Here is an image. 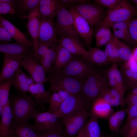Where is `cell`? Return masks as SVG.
Segmentation results:
<instances>
[{
	"label": "cell",
	"mask_w": 137,
	"mask_h": 137,
	"mask_svg": "<svg viewBox=\"0 0 137 137\" xmlns=\"http://www.w3.org/2000/svg\"><path fill=\"white\" fill-rule=\"evenodd\" d=\"M0 23L8 31L12 38L17 42L27 45L33 48V43L29 40L24 34L8 20L0 16Z\"/></svg>",
	"instance_id": "d4e9b609"
},
{
	"label": "cell",
	"mask_w": 137,
	"mask_h": 137,
	"mask_svg": "<svg viewBox=\"0 0 137 137\" xmlns=\"http://www.w3.org/2000/svg\"><path fill=\"white\" fill-rule=\"evenodd\" d=\"M19 0H0V2L6 3L13 6L15 8L18 5Z\"/></svg>",
	"instance_id": "db71d44e"
},
{
	"label": "cell",
	"mask_w": 137,
	"mask_h": 137,
	"mask_svg": "<svg viewBox=\"0 0 137 137\" xmlns=\"http://www.w3.org/2000/svg\"><path fill=\"white\" fill-rule=\"evenodd\" d=\"M104 52L110 62L116 63L122 62L120 58L114 38L112 41L106 45Z\"/></svg>",
	"instance_id": "e575fe53"
},
{
	"label": "cell",
	"mask_w": 137,
	"mask_h": 137,
	"mask_svg": "<svg viewBox=\"0 0 137 137\" xmlns=\"http://www.w3.org/2000/svg\"><path fill=\"white\" fill-rule=\"evenodd\" d=\"M129 28L132 45L136 46L137 45V16L130 19Z\"/></svg>",
	"instance_id": "74e56055"
},
{
	"label": "cell",
	"mask_w": 137,
	"mask_h": 137,
	"mask_svg": "<svg viewBox=\"0 0 137 137\" xmlns=\"http://www.w3.org/2000/svg\"><path fill=\"white\" fill-rule=\"evenodd\" d=\"M108 89L110 94L114 98L120 101L124 104V94L114 88H111L110 89Z\"/></svg>",
	"instance_id": "f907efd6"
},
{
	"label": "cell",
	"mask_w": 137,
	"mask_h": 137,
	"mask_svg": "<svg viewBox=\"0 0 137 137\" xmlns=\"http://www.w3.org/2000/svg\"><path fill=\"white\" fill-rule=\"evenodd\" d=\"M26 17L27 27L33 39L34 53L35 54L41 20L38 6L29 12Z\"/></svg>",
	"instance_id": "2e32d148"
},
{
	"label": "cell",
	"mask_w": 137,
	"mask_h": 137,
	"mask_svg": "<svg viewBox=\"0 0 137 137\" xmlns=\"http://www.w3.org/2000/svg\"><path fill=\"white\" fill-rule=\"evenodd\" d=\"M130 1L135 5L136 8H137V0H132Z\"/></svg>",
	"instance_id": "94428289"
},
{
	"label": "cell",
	"mask_w": 137,
	"mask_h": 137,
	"mask_svg": "<svg viewBox=\"0 0 137 137\" xmlns=\"http://www.w3.org/2000/svg\"><path fill=\"white\" fill-rule=\"evenodd\" d=\"M58 45V44L55 43L49 47L46 51L43 57L41 59L43 58L46 59L54 64L56 57Z\"/></svg>",
	"instance_id": "ab89813d"
},
{
	"label": "cell",
	"mask_w": 137,
	"mask_h": 137,
	"mask_svg": "<svg viewBox=\"0 0 137 137\" xmlns=\"http://www.w3.org/2000/svg\"><path fill=\"white\" fill-rule=\"evenodd\" d=\"M89 63L82 58L74 56L62 70V73L81 80H83L94 68Z\"/></svg>",
	"instance_id": "8fae6325"
},
{
	"label": "cell",
	"mask_w": 137,
	"mask_h": 137,
	"mask_svg": "<svg viewBox=\"0 0 137 137\" xmlns=\"http://www.w3.org/2000/svg\"><path fill=\"white\" fill-rule=\"evenodd\" d=\"M13 120L22 122L35 119L40 112L36 108L35 100L26 93H21L10 100Z\"/></svg>",
	"instance_id": "6da1fadb"
},
{
	"label": "cell",
	"mask_w": 137,
	"mask_h": 137,
	"mask_svg": "<svg viewBox=\"0 0 137 137\" xmlns=\"http://www.w3.org/2000/svg\"><path fill=\"white\" fill-rule=\"evenodd\" d=\"M132 59L137 62V46L133 49Z\"/></svg>",
	"instance_id": "680465c9"
},
{
	"label": "cell",
	"mask_w": 137,
	"mask_h": 137,
	"mask_svg": "<svg viewBox=\"0 0 137 137\" xmlns=\"http://www.w3.org/2000/svg\"><path fill=\"white\" fill-rule=\"evenodd\" d=\"M50 83L49 91L57 89L65 90L74 94H81L83 80H81L62 73L52 71L47 78Z\"/></svg>",
	"instance_id": "3957f363"
},
{
	"label": "cell",
	"mask_w": 137,
	"mask_h": 137,
	"mask_svg": "<svg viewBox=\"0 0 137 137\" xmlns=\"http://www.w3.org/2000/svg\"><path fill=\"white\" fill-rule=\"evenodd\" d=\"M137 15V8L128 0H121L114 8L109 9L102 21V24L111 27L114 23L120 22H129L131 18Z\"/></svg>",
	"instance_id": "277c9868"
},
{
	"label": "cell",
	"mask_w": 137,
	"mask_h": 137,
	"mask_svg": "<svg viewBox=\"0 0 137 137\" xmlns=\"http://www.w3.org/2000/svg\"><path fill=\"white\" fill-rule=\"evenodd\" d=\"M40 0H19L15 8L18 14L23 15L28 13L38 6Z\"/></svg>",
	"instance_id": "836d02e7"
},
{
	"label": "cell",
	"mask_w": 137,
	"mask_h": 137,
	"mask_svg": "<svg viewBox=\"0 0 137 137\" xmlns=\"http://www.w3.org/2000/svg\"><path fill=\"white\" fill-rule=\"evenodd\" d=\"M38 137H66L64 131H51L38 133Z\"/></svg>",
	"instance_id": "7bdbcfd3"
},
{
	"label": "cell",
	"mask_w": 137,
	"mask_h": 137,
	"mask_svg": "<svg viewBox=\"0 0 137 137\" xmlns=\"http://www.w3.org/2000/svg\"><path fill=\"white\" fill-rule=\"evenodd\" d=\"M135 137H137V136H136Z\"/></svg>",
	"instance_id": "6125c7cd"
},
{
	"label": "cell",
	"mask_w": 137,
	"mask_h": 137,
	"mask_svg": "<svg viewBox=\"0 0 137 137\" xmlns=\"http://www.w3.org/2000/svg\"><path fill=\"white\" fill-rule=\"evenodd\" d=\"M26 83L29 86L35 83L32 78L27 75H26Z\"/></svg>",
	"instance_id": "9f6ffc18"
},
{
	"label": "cell",
	"mask_w": 137,
	"mask_h": 137,
	"mask_svg": "<svg viewBox=\"0 0 137 137\" xmlns=\"http://www.w3.org/2000/svg\"><path fill=\"white\" fill-rule=\"evenodd\" d=\"M108 84L106 75L94 68L83 80L81 94L90 103L108 88Z\"/></svg>",
	"instance_id": "7a4b0ae2"
},
{
	"label": "cell",
	"mask_w": 137,
	"mask_h": 137,
	"mask_svg": "<svg viewBox=\"0 0 137 137\" xmlns=\"http://www.w3.org/2000/svg\"><path fill=\"white\" fill-rule=\"evenodd\" d=\"M63 100L56 92L53 93L50 97L48 111L54 113L59 108Z\"/></svg>",
	"instance_id": "f35d334b"
},
{
	"label": "cell",
	"mask_w": 137,
	"mask_h": 137,
	"mask_svg": "<svg viewBox=\"0 0 137 137\" xmlns=\"http://www.w3.org/2000/svg\"><path fill=\"white\" fill-rule=\"evenodd\" d=\"M3 63L0 75V82L13 79L24 57L4 54Z\"/></svg>",
	"instance_id": "4fadbf2b"
},
{
	"label": "cell",
	"mask_w": 137,
	"mask_h": 137,
	"mask_svg": "<svg viewBox=\"0 0 137 137\" xmlns=\"http://www.w3.org/2000/svg\"><path fill=\"white\" fill-rule=\"evenodd\" d=\"M89 106L81 111L62 118L66 137H74L84 126L91 113L87 111Z\"/></svg>",
	"instance_id": "ba28073f"
},
{
	"label": "cell",
	"mask_w": 137,
	"mask_h": 137,
	"mask_svg": "<svg viewBox=\"0 0 137 137\" xmlns=\"http://www.w3.org/2000/svg\"><path fill=\"white\" fill-rule=\"evenodd\" d=\"M85 124L77 135L76 137H87L85 129Z\"/></svg>",
	"instance_id": "11a10c76"
},
{
	"label": "cell",
	"mask_w": 137,
	"mask_h": 137,
	"mask_svg": "<svg viewBox=\"0 0 137 137\" xmlns=\"http://www.w3.org/2000/svg\"><path fill=\"white\" fill-rule=\"evenodd\" d=\"M12 38L8 31L0 23V41L1 43H7L11 40Z\"/></svg>",
	"instance_id": "ee69618b"
},
{
	"label": "cell",
	"mask_w": 137,
	"mask_h": 137,
	"mask_svg": "<svg viewBox=\"0 0 137 137\" xmlns=\"http://www.w3.org/2000/svg\"><path fill=\"white\" fill-rule=\"evenodd\" d=\"M55 43L38 41L37 49L35 55L39 61L43 57L47 49Z\"/></svg>",
	"instance_id": "60d3db41"
},
{
	"label": "cell",
	"mask_w": 137,
	"mask_h": 137,
	"mask_svg": "<svg viewBox=\"0 0 137 137\" xmlns=\"http://www.w3.org/2000/svg\"><path fill=\"white\" fill-rule=\"evenodd\" d=\"M43 84L35 83L29 86L28 92L35 98L37 106L43 108L44 104L49 102L52 94L45 89Z\"/></svg>",
	"instance_id": "ffe728a7"
},
{
	"label": "cell",
	"mask_w": 137,
	"mask_h": 137,
	"mask_svg": "<svg viewBox=\"0 0 137 137\" xmlns=\"http://www.w3.org/2000/svg\"><path fill=\"white\" fill-rule=\"evenodd\" d=\"M62 4L69 5L77 4L88 3L89 1L85 0H59Z\"/></svg>",
	"instance_id": "f5cc1de1"
},
{
	"label": "cell",
	"mask_w": 137,
	"mask_h": 137,
	"mask_svg": "<svg viewBox=\"0 0 137 137\" xmlns=\"http://www.w3.org/2000/svg\"><path fill=\"white\" fill-rule=\"evenodd\" d=\"M71 5L93 28L103 20L107 13L103 7L98 4H79Z\"/></svg>",
	"instance_id": "52a82bcc"
},
{
	"label": "cell",
	"mask_w": 137,
	"mask_h": 137,
	"mask_svg": "<svg viewBox=\"0 0 137 137\" xmlns=\"http://www.w3.org/2000/svg\"><path fill=\"white\" fill-rule=\"evenodd\" d=\"M20 66L27 72L35 82L43 84L47 81L43 67L34 52L28 54L24 57Z\"/></svg>",
	"instance_id": "9c48e42d"
},
{
	"label": "cell",
	"mask_w": 137,
	"mask_h": 137,
	"mask_svg": "<svg viewBox=\"0 0 137 137\" xmlns=\"http://www.w3.org/2000/svg\"><path fill=\"white\" fill-rule=\"evenodd\" d=\"M114 40L122 62H126L131 60L133 49L129 45L114 36Z\"/></svg>",
	"instance_id": "d6a6232c"
},
{
	"label": "cell",
	"mask_w": 137,
	"mask_h": 137,
	"mask_svg": "<svg viewBox=\"0 0 137 137\" xmlns=\"http://www.w3.org/2000/svg\"><path fill=\"white\" fill-rule=\"evenodd\" d=\"M106 75L108 84L124 94L128 89L123 81L122 76L117 63H113L107 70Z\"/></svg>",
	"instance_id": "e0dca14e"
},
{
	"label": "cell",
	"mask_w": 137,
	"mask_h": 137,
	"mask_svg": "<svg viewBox=\"0 0 137 137\" xmlns=\"http://www.w3.org/2000/svg\"><path fill=\"white\" fill-rule=\"evenodd\" d=\"M59 119L54 113L48 111L40 112L35 117V123L33 126L38 133L51 131H64L61 127Z\"/></svg>",
	"instance_id": "30bf717a"
},
{
	"label": "cell",
	"mask_w": 137,
	"mask_h": 137,
	"mask_svg": "<svg viewBox=\"0 0 137 137\" xmlns=\"http://www.w3.org/2000/svg\"><path fill=\"white\" fill-rule=\"evenodd\" d=\"M54 19L52 18L41 20L38 41L57 44L58 43Z\"/></svg>",
	"instance_id": "5bb4252c"
},
{
	"label": "cell",
	"mask_w": 137,
	"mask_h": 137,
	"mask_svg": "<svg viewBox=\"0 0 137 137\" xmlns=\"http://www.w3.org/2000/svg\"><path fill=\"white\" fill-rule=\"evenodd\" d=\"M126 110L127 121L137 118V104L127 108Z\"/></svg>",
	"instance_id": "c3c4849f"
},
{
	"label": "cell",
	"mask_w": 137,
	"mask_h": 137,
	"mask_svg": "<svg viewBox=\"0 0 137 137\" xmlns=\"http://www.w3.org/2000/svg\"><path fill=\"white\" fill-rule=\"evenodd\" d=\"M94 1L98 4L103 7L111 9L114 8L121 0H95Z\"/></svg>",
	"instance_id": "f6af8a7d"
},
{
	"label": "cell",
	"mask_w": 137,
	"mask_h": 137,
	"mask_svg": "<svg viewBox=\"0 0 137 137\" xmlns=\"http://www.w3.org/2000/svg\"><path fill=\"white\" fill-rule=\"evenodd\" d=\"M1 116L0 137H7L13 119L10 100L5 106Z\"/></svg>",
	"instance_id": "484cf974"
},
{
	"label": "cell",
	"mask_w": 137,
	"mask_h": 137,
	"mask_svg": "<svg viewBox=\"0 0 137 137\" xmlns=\"http://www.w3.org/2000/svg\"><path fill=\"white\" fill-rule=\"evenodd\" d=\"M95 26V35L96 41L105 36L106 29L108 26L102 24L100 22Z\"/></svg>",
	"instance_id": "bcb514c9"
},
{
	"label": "cell",
	"mask_w": 137,
	"mask_h": 137,
	"mask_svg": "<svg viewBox=\"0 0 137 137\" xmlns=\"http://www.w3.org/2000/svg\"><path fill=\"white\" fill-rule=\"evenodd\" d=\"M90 103L81 94H73L64 100L54 114L58 118H62L81 111Z\"/></svg>",
	"instance_id": "8992f818"
},
{
	"label": "cell",
	"mask_w": 137,
	"mask_h": 137,
	"mask_svg": "<svg viewBox=\"0 0 137 137\" xmlns=\"http://www.w3.org/2000/svg\"><path fill=\"white\" fill-rule=\"evenodd\" d=\"M120 71L124 82L128 89L137 85V62L132 59L121 63Z\"/></svg>",
	"instance_id": "9a60e30c"
},
{
	"label": "cell",
	"mask_w": 137,
	"mask_h": 137,
	"mask_svg": "<svg viewBox=\"0 0 137 137\" xmlns=\"http://www.w3.org/2000/svg\"><path fill=\"white\" fill-rule=\"evenodd\" d=\"M65 5L62 4L57 15L55 23L56 35L58 39L65 37H74L81 41V38L76 31L73 25V16Z\"/></svg>",
	"instance_id": "5b68a950"
},
{
	"label": "cell",
	"mask_w": 137,
	"mask_h": 137,
	"mask_svg": "<svg viewBox=\"0 0 137 137\" xmlns=\"http://www.w3.org/2000/svg\"><path fill=\"white\" fill-rule=\"evenodd\" d=\"M111 27L112 29L114 36L125 42L129 45H132L128 22H120L113 24Z\"/></svg>",
	"instance_id": "83f0119b"
},
{
	"label": "cell",
	"mask_w": 137,
	"mask_h": 137,
	"mask_svg": "<svg viewBox=\"0 0 137 137\" xmlns=\"http://www.w3.org/2000/svg\"><path fill=\"white\" fill-rule=\"evenodd\" d=\"M7 137H16L14 134L13 132L10 130L9 132Z\"/></svg>",
	"instance_id": "91938a15"
},
{
	"label": "cell",
	"mask_w": 137,
	"mask_h": 137,
	"mask_svg": "<svg viewBox=\"0 0 137 137\" xmlns=\"http://www.w3.org/2000/svg\"><path fill=\"white\" fill-rule=\"evenodd\" d=\"M62 5L59 0H40L38 6L41 20L54 18Z\"/></svg>",
	"instance_id": "d6986e66"
},
{
	"label": "cell",
	"mask_w": 137,
	"mask_h": 137,
	"mask_svg": "<svg viewBox=\"0 0 137 137\" xmlns=\"http://www.w3.org/2000/svg\"><path fill=\"white\" fill-rule=\"evenodd\" d=\"M26 75L20 67L13 79L12 85L21 93H26L28 92L29 86L26 82Z\"/></svg>",
	"instance_id": "f546056e"
},
{
	"label": "cell",
	"mask_w": 137,
	"mask_h": 137,
	"mask_svg": "<svg viewBox=\"0 0 137 137\" xmlns=\"http://www.w3.org/2000/svg\"><path fill=\"white\" fill-rule=\"evenodd\" d=\"M97 98L103 100L112 106H121L124 108V104L114 98L109 92L108 88L103 91Z\"/></svg>",
	"instance_id": "8d00e7d4"
},
{
	"label": "cell",
	"mask_w": 137,
	"mask_h": 137,
	"mask_svg": "<svg viewBox=\"0 0 137 137\" xmlns=\"http://www.w3.org/2000/svg\"><path fill=\"white\" fill-rule=\"evenodd\" d=\"M52 92L57 93L63 101L69 96L74 94L65 90L61 89H56Z\"/></svg>",
	"instance_id": "816d5d0a"
},
{
	"label": "cell",
	"mask_w": 137,
	"mask_h": 137,
	"mask_svg": "<svg viewBox=\"0 0 137 137\" xmlns=\"http://www.w3.org/2000/svg\"><path fill=\"white\" fill-rule=\"evenodd\" d=\"M67 5L69 6V11L73 17V25L76 31L86 44L90 47L93 33V28L74 8L71 5Z\"/></svg>",
	"instance_id": "7c38bea8"
},
{
	"label": "cell",
	"mask_w": 137,
	"mask_h": 137,
	"mask_svg": "<svg viewBox=\"0 0 137 137\" xmlns=\"http://www.w3.org/2000/svg\"><path fill=\"white\" fill-rule=\"evenodd\" d=\"M126 114V109H122L114 112L108 117L109 126L112 132L115 133L118 132Z\"/></svg>",
	"instance_id": "f1b7e54d"
},
{
	"label": "cell",
	"mask_w": 137,
	"mask_h": 137,
	"mask_svg": "<svg viewBox=\"0 0 137 137\" xmlns=\"http://www.w3.org/2000/svg\"><path fill=\"white\" fill-rule=\"evenodd\" d=\"M94 101L91 113L98 117L108 118L114 112L112 106L103 100L97 98Z\"/></svg>",
	"instance_id": "4316f807"
},
{
	"label": "cell",
	"mask_w": 137,
	"mask_h": 137,
	"mask_svg": "<svg viewBox=\"0 0 137 137\" xmlns=\"http://www.w3.org/2000/svg\"><path fill=\"white\" fill-rule=\"evenodd\" d=\"M137 94V85L131 89L127 95L131 96Z\"/></svg>",
	"instance_id": "6f0895ef"
},
{
	"label": "cell",
	"mask_w": 137,
	"mask_h": 137,
	"mask_svg": "<svg viewBox=\"0 0 137 137\" xmlns=\"http://www.w3.org/2000/svg\"><path fill=\"white\" fill-rule=\"evenodd\" d=\"M13 79L0 82V106L5 107L9 99L10 88L12 85Z\"/></svg>",
	"instance_id": "d590c367"
},
{
	"label": "cell",
	"mask_w": 137,
	"mask_h": 137,
	"mask_svg": "<svg viewBox=\"0 0 137 137\" xmlns=\"http://www.w3.org/2000/svg\"><path fill=\"white\" fill-rule=\"evenodd\" d=\"M90 116L89 121L85 124L87 137H101V132L98 123V117L91 113Z\"/></svg>",
	"instance_id": "4dcf8cb0"
},
{
	"label": "cell",
	"mask_w": 137,
	"mask_h": 137,
	"mask_svg": "<svg viewBox=\"0 0 137 137\" xmlns=\"http://www.w3.org/2000/svg\"><path fill=\"white\" fill-rule=\"evenodd\" d=\"M0 14L1 15L5 14H15V8L12 5L9 4L0 2Z\"/></svg>",
	"instance_id": "b9f144b4"
},
{
	"label": "cell",
	"mask_w": 137,
	"mask_h": 137,
	"mask_svg": "<svg viewBox=\"0 0 137 137\" xmlns=\"http://www.w3.org/2000/svg\"><path fill=\"white\" fill-rule=\"evenodd\" d=\"M58 43L74 55H85L87 50L83 47L81 41L72 37H65L58 39Z\"/></svg>",
	"instance_id": "7402d4cb"
},
{
	"label": "cell",
	"mask_w": 137,
	"mask_h": 137,
	"mask_svg": "<svg viewBox=\"0 0 137 137\" xmlns=\"http://www.w3.org/2000/svg\"><path fill=\"white\" fill-rule=\"evenodd\" d=\"M124 103L127 108L137 104V94L131 95H127L124 98Z\"/></svg>",
	"instance_id": "681fc988"
},
{
	"label": "cell",
	"mask_w": 137,
	"mask_h": 137,
	"mask_svg": "<svg viewBox=\"0 0 137 137\" xmlns=\"http://www.w3.org/2000/svg\"><path fill=\"white\" fill-rule=\"evenodd\" d=\"M83 59L92 65L93 64L101 65L107 64L110 62L108 60L104 51L91 46L84 55Z\"/></svg>",
	"instance_id": "cb8c5ba5"
},
{
	"label": "cell",
	"mask_w": 137,
	"mask_h": 137,
	"mask_svg": "<svg viewBox=\"0 0 137 137\" xmlns=\"http://www.w3.org/2000/svg\"><path fill=\"white\" fill-rule=\"evenodd\" d=\"M74 57V55L59 43L56 58L53 66V71L62 70L73 59Z\"/></svg>",
	"instance_id": "603a6c76"
},
{
	"label": "cell",
	"mask_w": 137,
	"mask_h": 137,
	"mask_svg": "<svg viewBox=\"0 0 137 137\" xmlns=\"http://www.w3.org/2000/svg\"><path fill=\"white\" fill-rule=\"evenodd\" d=\"M39 61L42 66L45 75L53 71V64L49 61L44 59H40Z\"/></svg>",
	"instance_id": "7dc6e473"
},
{
	"label": "cell",
	"mask_w": 137,
	"mask_h": 137,
	"mask_svg": "<svg viewBox=\"0 0 137 137\" xmlns=\"http://www.w3.org/2000/svg\"><path fill=\"white\" fill-rule=\"evenodd\" d=\"M10 130L17 137H38L33 125L28 122H22L13 120Z\"/></svg>",
	"instance_id": "44dd1931"
},
{
	"label": "cell",
	"mask_w": 137,
	"mask_h": 137,
	"mask_svg": "<svg viewBox=\"0 0 137 137\" xmlns=\"http://www.w3.org/2000/svg\"><path fill=\"white\" fill-rule=\"evenodd\" d=\"M117 135L123 137H135L137 136V118L127 121L118 132Z\"/></svg>",
	"instance_id": "1f68e13d"
},
{
	"label": "cell",
	"mask_w": 137,
	"mask_h": 137,
	"mask_svg": "<svg viewBox=\"0 0 137 137\" xmlns=\"http://www.w3.org/2000/svg\"><path fill=\"white\" fill-rule=\"evenodd\" d=\"M33 52H34L33 47L19 42L1 43L0 45V52L4 54L24 57Z\"/></svg>",
	"instance_id": "ac0fdd59"
}]
</instances>
